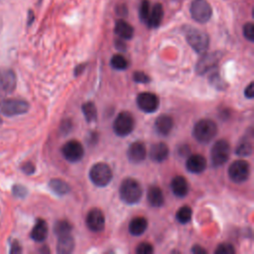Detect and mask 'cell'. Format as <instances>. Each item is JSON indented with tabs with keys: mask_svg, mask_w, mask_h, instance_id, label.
I'll return each instance as SVG.
<instances>
[{
	"mask_svg": "<svg viewBox=\"0 0 254 254\" xmlns=\"http://www.w3.org/2000/svg\"><path fill=\"white\" fill-rule=\"evenodd\" d=\"M153 252H154L153 245L149 242H141L136 248L137 254H151Z\"/></svg>",
	"mask_w": 254,
	"mask_h": 254,
	"instance_id": "obj_37",
	"label": "cell"
},
{
	"mask_svg": "<svg viewBox=\"0 0 254 254\" xmlns=\"http://www.w3.org/2000/svg\"><path fill=\"white\" fill-rule=\"evenodd\" d=\"M147 155L146 146L143 142L136 141L129 145L127 149V157L132 163H140L145 160Z\"/></svg>",
	"mask_w": 254,
	"mask_h": 254,
	"instance_id": "obj_15",
	"label": "cell"
},
{
	"mask_svg": "<svg viewBox=\"0 0 254 254\" xmlns=\"http://www.w3.org/2000/svg\"><path fill=\"white\" fill-rule=\"evenodd\" d=\"M30 105L28 101L21 98L2 97L0 98V112L7 116L13 117L28 112Z\"/></svg>",
	"mask_w": 254,
	"mask_h": 254,
	"instance_id": "obj_2",
	"label": "cell"
},
{
	"mask_svg": "<svg viewBox=\"0 0 254 254\" xmlns=\"http://www.w3.org/2000/svg\"><path fill=\"white\" fill-rule=\"evenodd\" d=\"M12 193L14 196L19 198H24L28 194V190L23 185L16 184L12 187Z\"/></svg>",
	"mask_w": 254,
	"mask_h": 254,
	"instance_id": "obj_36",
	"label": "cell"
},
{
	"mask_svg": "<svg viewBox=\"0 0 254 254\" xmlns=\"http://www.w3.org/2000/svg\"><path fill=\"white\" fill-rule=\"evenodd\" d=\"M252 150H253V146L251 141H248L247 139H245L239 142L238 146L236 147L235 153L241 157H247L252 154Z\"/></svg>",
	"mask_w": 254,
	"mask_h": 254,
	"instance_id": "obj_30",
	"label": "cell"
},
{
	"mask_svg": "<svg viewBox=\"0 0 254 254\" xmlns=\"http://www.w3.org/2000/svg\"><path fill=\"white\" fill-rule=\"evenodd\" d=\"M186 166L189 172L192 174H200L206 169V159L200 154H192L189 156Z\"/></svg>",
	"mask_w": 254,
	"mask_h": 254,
	"instance_id": "obj_16",
	"label": "cell"
},
{
	"mask_svg": "<svg viewBox=\"0 0 254 254\" xmlns=\"http://www.w3.org/2000/svg\"><path fill=\"white\" fill-rule=\"evenodd\" d=\"M191 253L193 254H205L206 253V250L204 248H202L201 246L199 245H194L192 248H191Z\"/></svg>",
	"mask_w": 254,
	"mask_h": 254,
	"instance_id": "obj_43",
	"label": "cell"
},
{
	"mask_svg": "<svg viewBox=\"0 0 254 254\" xmlns=\"http://www.w3.org/2000/svg\"><path fill=\"white\" fill-rule=\"evenodd\" d=\"M89 179L97 187H105L112 180V171L105 163H96L89 170Z\"/></svg>",
	"mask_w": 254,
	"mask_h": 254,
	"instance_id": "obj_5",
	"label": "cell"
},
{
	"mask_svg": "<svg viewBox=\"0 0 254 254\" xmlns=\"http://www.w3.org/2000/svg\"><path fill=\"white\" fill-rule=\"evenodd\" d=\"M147 200L153 207H160L165 202V197L162 190L157 186H151L147 191Z\"/></svg>",
	"mask_w": 254,
	"mask_h": 254,
	"instance_id": "obj_21",
	"label": "cell"
},
{
	"mask_svg": "<svg viewBox=\"0 0 254 254\" xmlns=\"http://www.w3.org/2000/svg\"><path fill=\"white\" fill-rule=\"evenodd\" d=\"M151 9V4L149 0H141L139 5V18L142 22L146 23Z\"/></svg>",
	"mask_w": 254,
	"mask_h": 254,
	"instance_id": "obj_32",
	"label": "cell"
},
{
	"mask_svg": "<svg viewBox=\"0 0 254 254\" xmlns=\"http://www.w3.org/2000/svg\"><path fill=\"white\" fill-rule=\"evenodd\" d=\"M244 95H245L246 98H249V99L253 98V96H254V84H253V82H250L246 86V88L244 90Z\"/></svg>",
	"mask_w": 254,
	"mask_h": 254,
	"instance_id": "obj_41",
	"label": "cell"
},
{
	"mask_svg": "<svg viewBox=\"0 0 254 254\" xmlns=\"http://www.w3.org/2000/svg\"><path fill=\"white\" fill-rule=\"evenodd\" d=\"M49 188L58 195H64L70 190L67 183L62 179H52L49 182Z\"/></svg>",
	"mask_w": 254,
	"mask_h": 254,
	"instance_id": "obj_26",
	"label": "cell"
},
{
	"mask_svg": "<svg viewBox=\"0 0 254 254\" xmlns=\"http://www.w3.org/2000/svg\"><path fill=\"white\" fill-rule=\"evenodd\" d=\"M133 80L139 83H147L150 81V77L145 72L138 70L133 73Z\"/></svg>",
	"mask_w": 254,
	"mask_h": 254,
	"instance_id": "obj_38",
	"label": "cell"
},
{
	"mask_svg": "<svg viewBox=\"0 0 254 254\" xmlns=\"http://www.w3.org/2000/svg\"><path fill=\"white\" fill-rule=\"evenodd\" d=\"M191 18L200 24L208 22L212 16V8L206 0H192L190 5Z\"/></svg>",
	"mask_w": 254,
	"mask_h": 254,
	"instance_id": "obj_6",
	"label": "cell"
},
{
	"mask_svg": "<svg viewBox=\"0 0 254 254\" xmlns=\"http://www.w3.org/2000/svg\"><path fill=\"white\" fill-rule=\"evenodd\" d=\"M221 58V54L218 52H212V53H206L203 54L200 59L197 61L195 70L198 74H204L208 70L212 69L216 66L218 61Z\"/></svg>",
	"mask_w": 254,
	"mask_h": 254,
	"instance_id": "obj_14",
	"label": "cell"
},
{
	"mask_svg": "<svg viewBox=\"0 0 254 254\" xmlns=\"http://www.w3.org/2000/svg\"><path fill=\"white\" fill-rule=\"evenodd\" d=\"M17 84V76L13 69L4 67L0 69V98L11 94Z\"/></svg>",
	"mask_w": 254,
	"mask_h": 254,
	"instance_id": "obj_10",
	"label": "cell"
},
{
	"mask_svg": "<svg viewBox=\"0 0 254 254\" xmlns=\"http://www.w3.org/2000/svg\"><path fill=\"white\" fill-rule=\"evenodd\" d=\"M136 102L138 107L146 113L155 112L159 107L158 96L155 93L149 91L139 93L136 98Z\"/></svg>",
	"mask_w": 254,
	"mask_h": 254,
	"instance_id": "obj_13",
	"label": "cell"
},
{
	"mask_svg": "<svg viewBox=\"0 0 254 254\" xmlns=\"http://www.w3.org/2000/svg\"><path fill=\"white\" fill-rule=\"evenodd\" d=\"M135 126L133 115L128 111L120 112L113 122V131L117 136L125 137L129 135Z\"/></svg>",
	"mask_w": 254,
	"mask_h": 254,
	"instance_id": "obj_8",
	"label": "cell"
},
{
	"mask_svg": "<svg viewBox=\"0 0 254 254\" xmlns=\"http://www.w3.org/2000/svg\"><path fill=\"white\" fill-rule=\"evenodd\" d=\"M115 34L123 40H130L134 36V28L128 22L120 19L117 20L114 26Z\"/></svg>",
	"mask_w": 254,
	"mask_h": 254,
	"instance_id": "obj_22",
	"label": "cell"
},
{
	"mask_svg": "<svg viewBox=\"0 0 254 254\" xmlns=\"http://www.w3.org/2000/svg\"><path fill=\"white\" fill-rule=\"evenodd\" d=\"M169 153H170V151H169L168 145L164 142H159V143H155L151 146L149 156L152 161L161 163V162H164L168 158Z\"/></svg>",
	"mask_w": 254,
	"mask_h": 254,
	"instance_id": "obj_18",
	"label": "cell"
},
{
	"mask_svg": "<svg viewBox=\"0 0 254 254\" xmlns=\"http://www.w3.org/2000/svg\"><path fill=\"white\" fill-rule=\"evenodd\" d=\"M173 126H174L173 118L167 114H162L158 116V118L155 121L156 131L162 136L169 135L173 129Z\"/></svg>",
	"mask_w": 254,
	"mask_h": 254,
	"instance_id": "obj_19",
	"label": "cell"
},
{
	"mask_svg": "<svg viewBox=\"0 0 254 254\" xmlns=\"http://www.w3.org/2000/svg\"><path fill=\"white\" fill-rule=\"evenodd\" d=\"M243 36L249 42L254 41V25L251 22L244 24L243 26Z\"/></svg>",
	"mask_w": 254,
	"mask_h": 254,
	"instance_id": "obj_35",
	"label": "cell"
},
{
	"mask_svg": "<svg viewBox=\"0 0 254 254\" xmlns=\"http://www.w3.org/2000/svg\"><path fill=\"white\" fill-rule=\"evenodd\" d=\"M209 82L213 87L217 89H224L226 87V83L217 72L211 73V75L209 76Z\"/></svg>",
	"mask_w": 254,
	"mask_h": 254,
	"instance_id": "obj_33",
	"label": "cell"
},
{
	"mask_svg": "<svg viewBox=\"0 0 254 254\" xmlns=\"http://www.w3.org/2000/svg\"><path fill=\"white\" fill-rule=\"evenodd\" d=\"M84 66H85V64H79V65H77V66H76V68H75V74L77 75V74H78V72L80 73V72H81L80 70H82V69L84 68Z\"/></svg>",
	"mask_w": 254,
	"mask_h": 254,
	"instance_id": "obj_46",
	"label": "cell"
},
{
	"mask_svg": "<svg viewBox=\"0 0 254 254\" xmlns=\"http://www.w3.org/2000/svg\"><path fill=\"white\" fill-rule=\"evenodd\" d=\"M70 231H71V224L67 220H59L55 223L54 232L58 237L70 234Z\"/></svg>",
	"mask_w": 254,
	"mask_h": 254,
	"instance_id": "obj_28",
	"label": "cell"
},
{
	"mask_svg": "<svg viewBox=\"0 0 254 254\" xmlns=\"http://www.w3.org/2000/svg\"><path fill=\"white\" fill-rule=\"evenodd\" d=\"M143 194V189L138 181L132 178H127L122 181L119 187V195L121 199L128 203H137Z\"/></svg>",
	"mask_w": 254,
	"mask_h": 254,
	"instance_id": "obj_1",
	"label": "cell"
},
{
	"mask_svg": "<svg viewBox=\"0 0 254 254\" xmlns=\"http://www.w3.org/2000/svg\"><path fill=\"white\" fill-rule=\"evenodd\" d=\"M171 188L174 194L178 197H184L189 192V184L183 176H176L173 178Z\"/></svg>",
	"mask_w": 254,
	"mask_h": 254,
	"instance_id": "obj_20",
	"label": "cell"
},
{
	"mask_svg": "<svg viewBox=\"0 0 254 254\" xmlns=\"http://www.w3.org/2000/svg\"><path fill=\"white\" fill-rule=\"evenodd\" d=\"M82 113L87 122H93L97 118L96 107L92 102H84L81 106Z\"/></svg>",
	"mask_w": 254,
	"mask_h": 254,
	"instance_id": "obj_27",
	"label": "cell"
},
{
	"mask_svg": "<svg viewBox=\"0 0 254 254\" xmlns=\"http://www.w3.org/2000/svg\"><path fill=\"white\" fill-rule=\"evenodd\" d=\"M215 254H234L235 249L230 243H221L214 251Z\"/></svg>",
	"mask_w": 254,
	"mask_h": 254,
	"instance_id": "obj_34",
	"label": "cell"
},
{
	"mask_svg": "<svg viewBox=\"0 0 254 254\" xmlns=\"http://www.w3.org/2000/svg\"><path fill=\"white\" fill-rule=\"evenodd\" d=\"M230 156V145L227 140L219 139L211 147L210 160L214 167H220L224 165Z\"/></svg>",
	"mask_w": 254,
	"mask_h": 254,
	"instance_id": "obj_7",
	"label": "cell"
},
{
	"mask_svg": "<svg viewBox=\"0 0 254 254\" xmlns=\"http://www.w3.org/2000/svg\"><path fill=\"white\" fill-rule=\"evenodd\" d=\"M62 154L66 161L74 163L82 159L84 149L82 144L77 140H69L62 147Z\"/></svg>",
	"mask_w": 254,
	"mask_h": 254,
	"instance_id": "obj_11",
	"label": "cell"
},
{
	"mask_svg": "<svg viewBox=\"0 0 254 254\" xmlns=\"http://www.w3.org/2000/svg\"><path fill=\"white\" fill-rule=\"evenodd\" d=\"M110 64L114 69H117V70H123L128 67L127 60L120 54H116L111 58Z\"/></svg>",
	"mask_w": 254,
	"mask_h": 254,
	"instance_id": "obj_31",
	"label": "cell"
},
{
	"mask_svg": "<svg viewBox=\"0 0 254 254\" xmlns=\"http://www.w3.org/2000/svg\"><path fill=\"white\" fill-rule=\"evenodd\" d=\"M34 19H35V15H34L33 11L29 10V13H28V25L29 26L34 22Z\"/></svg>",
	"mask_w": 254,
	"mask_h": 254,
	"instance_id": "obj_44",
	"label": "cell"
},
{
	"mask_svg": "<svg viewBox=\"0 0 254 254\" xmlns=\"http://www.w3.org/2000/svg\"><path fill=\"white\" fill-rule=\"evenodd\" d=\"M74 249V239L70 234L58 237L57 251L60 254H68Z\"/></svg>",
	"mask_w": 254,
	"mask_h": 254,
	"instance_id": "obj_25",
	"label": "cell"
},
{
	"mask_svg": "<svg viewBox=\"0 0 254 254\" xmlns=\"http://www.w3.org/2000/svg\"><path fill=\"white\" fill-rule=\"evenodd\" d=\"M2 122H3V120H2V117H1V114H0V124H2Z\"/></svg>",
	"mask_w": 254,
	"mask_h": 254,
	"instance_id": "obj_47",
	"label": "cell"
},
{
	"mask_svg": "<svg viewBox=\"0 0 254 254\" xmlns=\"http://www.w3.org/2000/svg\"><path fill=\"white\" fill-rule=\"evenodd\" d=\"M216 133V124L210 119H201L197 121L192 129L193 137L196 141L202 144L209 143L215 137Z\"/></svg>",
	"mask_w": 254,
	"mask_h": 254,
	"instance_id": "obj_4",
	"label": "cell"
},
{
	"mask_svg": "<svg viewBox=\"0 0 254 254\" xmlns=\"http://www.w3.org/2000/svg\"><path fill=\"white\" fill-rule=\"evenodd\" d=\"M21 170H22V172H23L24 174L30 176V175H33V174L35 173L36 167H35V165H34L32 162L27 161V162H25V163H23V164L21 165Z\"/></svg>",
	"mask_w": 254,
	"mask_h": 254,
	"instance_id": "obj_39",
	"label": "cell"
},
{
	"mask_svg": "<svg viewBox=\"0 0 254 254\" xmlns=\"http://www.w3.org/2000/svg\"><path fill=\"white\" fill-rule=\"evenodd\" d=\"M147 227H148L147 219L143 216H136L130 221L128 229L132 235L139 236L146 231Z\"/></svg>",
	"mask_w": 254,
	"mask_h": 254,
	"instance_id": "obj_24",
	"label": "cell"
},
{
	"mask_svg": "<svg viewBox=\"0 0 254 254\" xmlns=\"http://www.w3.org/2000/svg\"><path fill=\"white\" fill-rule=\"evenodd\" d=\"M116 13L119 15V16H126L128 14V10H127V7L124 5V4H120L117 6L116 8Z\"/></svg>",
	"mask_w": 254,
	"mask_h": 254,
	"instance_id": "obj_42",
	"label": "cell"
},
{
	"mask_svg": "<svg viewBox=\"0 0 254 254\" xmlns=\"http://www.w3.org/2000/svg\"><path fill=\"white\" fill-rule=\"evenodd\" d=\"M249 175L250 165L245 160H235L230 164L228 168V177L232 182L236 184H241L247 181Z\"/></svg>",
	"mask_w": 254,
	"mask_h": 254,
	"instance_id": "obj_9",
	"label": "cell"
},
{
	"mask_svg": "<svg viewBox=\"0 0 254 254\" xmlns=\"http://www.w3.org/2000/svg\"><path fill=\"white\" fill-rule=\"evenodd\" d=\"M191 215H192L191 208L188 205H184L178 209L176 213V218L180 223L186 224L191 219Z\"/></svg>",
	"mask_w": 254,
	"mask_h": 254,
	"instance_id": "obj_29",
	"label": "cell"
},
{
	"mask_svg": "<svg viewBox=\"0 0 254 254\" xmlns=\"http://www.w3.org/2000/svg\"><path fill=\"white\" fill-rule=\"evenodd\" d=\"M185 36L188 44L197 54L204 53L209 45V38L206 33L193 27H188L185 30Z\"/></svg>",
	"mask_w": 254,
	"mask_h": 254,
	"instance_id": "obj_3",
	"label": "cell"
},
{
	"mask_svg": "<svg viewBox=\"0 0 254 254\" xmlns=\"http://www.w3.org/2000/svg\"><path fill=\"white\" fill-rule=\"evenodd\" d=\"M116 47L118 50H121V51L125 50V44L122 41H116Z\"/></svg>",
	"mask_w": 254,
	"mask_h": 254,
	"instance_id": "obj_45",
	"label": "cell"
},
{
	"mask_svg": "<svg viewBox=\"0 0 254 254\" xmlns=\"http://www.w3.org/2000/svg\"><path fill=\"white\" fill-rule=\"evenodd\" d=\"M163 17H164V8L161 3H156L150 9V13L146 21V25L150 29H156L161 25Z\"/></svg>",
	"mask_w": 254,
	"mask_h": 254,
	"instance_id": "obj_17",
	"label": "cell"
},
{
	"mask_svg": "<svg viewBox=\"0 0 254 254\" xmlns=\"http://www.w3.org/2000/svg\"><path fill=\"white\" fill-rule=\"evenodd\" d=\"M85 224L92 232H100L105 226V216L101 209L94 207L91 208L85 217Z\"/></svg>",
	"mask_w": 254,
	"mask_h": 254,
	"instance_id": "obj_12",
	"label": "cell"
},
{
	"mask_svg": "<svg viewBox=\"0 0 254 254\" xmlns=\"http://www.w3.org/2000/svg\"><path fill=\"white\" fill-rule=\"evenodd\" d=\"M31 238L36 242H43L48 236V225L44 219H37L34 227L32 228Z\"/></svg>",
	"mask_w": 254,
	"mask_h": 254,
	"instance_id": "obj_23",
	"label": "cell"
},
{
	"mask_svg": "<svg viewBox=\"0 0 254 254\" xmlns=\"http://www.w3.org/2000/svg\"><path fill=\"white\" fill-rule=\"evenodd\" d=\"M11 254H15V253H21L22 252V247L20 245V243L17 240H13L10 246V251Z\"/></svg>",
	"mask_w": 254,
	"mask_h": 254,
	"instance_id": "obj_40",
	"label": "cell"
}]
</instances>
